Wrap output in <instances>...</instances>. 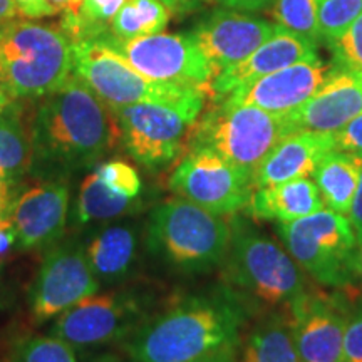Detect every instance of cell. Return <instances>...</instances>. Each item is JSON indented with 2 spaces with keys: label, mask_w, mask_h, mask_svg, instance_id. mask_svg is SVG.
Listing matches in <instances>:
<instances>
[{
  "label": "cell",
  "mask_w": 362,
  "mask_h": 362,
  "mask_svg": "<svg viewBox=\"0 0 362 362\" xmlns=\"http://www.w3.org/2000/svg\"><path fill=\"white\" fill-rule=\"evenodd\" d=\"M193 362H238L237 361V349H221L211 354H206L200 359Z\"/></svg>",
  "instance_id": "cell-42"
},
{
  "label": "cell",
  "mask_w": 362,
  "mask_h": 362,
  "mask_svg": "<svg viewBox=\"0 0 362 362\" xmlns=\"http://www.w3.org/2000/svg\"><path fill=\"white\" fill-rule=\"evenodd\" d=\"M349 298L309 291L288 309L298 362H342Z\"/></svg>",
  "instance_id": "cell-14"
},
{
  "label": "cell",
  "mask_w": 362,
  "mask_h": 362,
  "mask_svg": "<svg viewBox=\"0 0 362 362\" xmlns=\"http://www.w3.org/2000/svg\"><path fill=\"white\" fill-rule=\"evenodd\" d=\"M22 187H17L12 181H8L6 176L0 173V216L11 215L12 203L16 200L17 193Z\"/></svg>",
  "instance_id": "cell-39"
},
{
  "label": "cell",
  "mask_w": 362,
  "mask_h": 362,
  "mask_svg": "<svg viewBox=\"0 0 362 362\" xmlns=\"http://www.w3.org/2000/svg\"><path fill=\"white\" fill-rule=\"evenodd\" d=\"M126 153L148 171H161L183 155L202 110L139 103L110 107Z\"/></svg>",
  "instance_id": "cell-10"
},
{
  "label": "cell",
  "mask_w": 362,
  "mask_h": 362,
  "mask_svg": "<svg viewBox=\"0 0 362 362\" xmlns=\"http://www.w3.org/2000/svg\"><path fill=\"white\" fill-rule=\"evenodd\" d=\"M293 133L285 116L228 101H211L189 131L188 148H208L252 176L267 155Z\"/></svg>",
  "instance_id": "cell-7"
},
{
  "label": "cell",
  "mask_w": 362,
  "mask_h": 362,
  "mask_svg": "<svg viewBox=\"0 0 362 362\" xmlns=\"http://www.w3.org/2000/svg\"><path fill=\"white\" fill-rule=\"evenodd\" d=\"M240 349V362H298L288 310L270 312L257 320Z\"/></svg>",
  "instance_id": "cell-23"
},
{
  "label": "cell",
  "mask_w": 362,
  "mask_h": 362,
  "mask_svg": "<svg viewBox=\"0 0 362 362\" xmlns=\"http://www.w3.org/2000/svg\"><path fill=\"white\" fill-rule=\"evenodd\" d=\"M334 144L337 151L362 158V112L334 133Z\"/></svg>",
  "instance_id": "cell-35"
},
{
  "label": "cell",
  "mask_w": 362,
  "mask_h": 362,
  "mask_svg": "<svg viewBox=\"0 0 362 362\" xmlns=\"http://www.w3.org/2000/svg\"><path fill=\"white\" fill-rule=\"evenodd\" d=\"M72 74L83 79L107 107L139 103L168 104L202 111L205 107L206 94L203 90L144 78L101 40L72 42Z\"/></svg>",
  "instance_id": "cell-8"
},
{
  "label": "cell",
  "mask_w": 362,
  "mask_h": 362,
  "mask_svg": "<svg viewBox=\"0 0 362 362\" xmlns=\"http://www.w3.org/2000/svg\"><path fill=\"white\" fill-rule=\"evenodd\" d=\"M230 245V221L185 198L163 202L149 214L144 247L165 269L202 275L223 265Z\"/></svg>",
  "instance_id": "cell-3"
},
{
  "label": "cell",
  "mask_w": 362,
  "mask_h": 362,
  "mask_svg": "<svg viewBox=\"0 0 362 362\" xmlns=\"http://www.w3.org/2000/svg\"><path fill=\"white\" fill-rule=\"evenodd\" d=\"M284 248L298 267L325 287H351L362 275L361 247L351 221L334 210L275 226Z\"/></svg>",
  "instance_id": "cell-6"
},
{
  "label": "cell",
  "mask_w": 362,
  "mask_h": 362,
  "mask_svg": "<svg viewBox=\"0 0 362 362\" xmlns=\"http://www.w3.org/2000/svg\"><path fill=\"white\" fill-rule=\"evenodd\" d=\"M17 12L25 19H40V17L54 16L45 0H13Z\"/></svg>",
  "instance_id": "cell-37"
},
{
  "label": "cell",
  "mask_w": 362,
  "mask_h": 362,
  "mask_svg": "<svg viewBox=\"0 0 362 362\" xmlns=\"http://www.w3.org/2000/svg\"><path fill=\"white\" fill-rule=\"evenodd\" d=\"M277 29L275 22L223 7L203 17L189 35L216 76L245 61Z\"/></svg>",
  "instance_id": "cell-16"
},
{
  "label": "cell",
  "mask_w": 362,
  "mask_h": 362,
  "mask_svg": "<svg viewBox=\"0 0 362 362\" xmlns=\"http://www.w3.org/2000/svg\"><path fill=\"white\" fill-rule=\"evenodd\" d=\"M324 202L315 183L297 178L272 187L255 188L247 211L253 218L287 223L322 210Z\"/></svg>",
  "instance_id": "cell-22"
},
{
  "label": "cell",
  "mask_w": 362,
  "mask_h": 362,
  "mask_svg": "<svg viewBox=\"0 0 362 362\" xmlns=\"http://www.w3.org/2000/svg\"><path fill=\"white\" fill-rule=\"evenodd\" d=\"M74 351V347L51 334L30 336L17 346L12 362H78Z\"/></svg>",
  "instance_id": "cell-31"
},
{
  "label": "cell",
  "mask_w": 362,
  "mask_h": 362,
  "mask_svg": "<svg viewBox=\"0 0 362 362\" xmlns=\"http://www.w3.org/2000/svg\"><path fill=\"white\" fill-rule=\"evenodd\" d=\"M221 7L233 8V11L240 12H255L262 11V8L269 7L274 4V0H215Z\"/></svg>",
  "instance_id": "cell-40"
},
{
  "label": "cell",
  "mask_w": 362,
  "mask_h": 362,
  "mask_svg": "<svg viewBox=\"0 0 362 362\" xmlns=\"http://www.w3.org/2000/svg\"><path fill=\"white\" fill-rule=\"evenodd\" d=\"M141 208L143 202L139 198H129L112 192L93 170L81 181L78 197L72 203L71 223L76 228L90 223H107L124 216H133Z\"/></svg>",
  "instance_id": "cell-24"
},
{
  "label": "cell",
  "mask_w": 362,
  "mask_h": 362,
  "mask_svg": "<svg viewBox=\"0 0 362 362\" xmlns=\"http://www.w3.org/2000/svg\"><path fill=\"white\" fill-rule=\"evenodd\" d=\"M362 13V0H317L320 37L334 42Z\"/></svg>",
  "instance_id": "cell-30"
},
{
  "label": "cell",
  "mask_w": 362,
  "mask_h": 362,
  "mask_svg": "<svg viewBox=\"0 0 362 362\" xmlns=\"http://www.w3.org/2000/svg\"><path fill=\"white\" fill-rule=\"evenodd\" d=\"M126 0H83L74 13H62L61 29L71 42L99 39L110 30L111 21Z\"/></svg>",
  "instance_id": "cell-28"
},
{
  "label": "cell",
  "mask_w": 362,
  "mask_h": 362,
  "mask_svg": "<svg viewBox=\"0 0 362 362\" xmlns=\"http://www.w3.org/2000/svg\"><path fill=\"white\" fill-rule=\"evenodd\" d=\"M334 149V133L293 131L272 149L253 173V188L309 178L319 161Z\"/></svg>",
  "instance_id": "cell-21"
},
{
  "label": "cell",
  "mask_w": 362,
  "mask_h": 362,
  "mask_svg": "<svg viewBox=\"0 0 362 362\" xmlns=\"http://www.w3.org/2000/svg\"><path fill=\"white\" fill-rule=\"evenodd\" d=\"M329 47L334 56L332 67L362 74V13Z\"/></svg>",
  "instance_id": "cell-33"
},
{
  "label": "cell",
  "mask_w": 362,
  "mask_h": 362,
  "mask_svg": "<svg viewBox=\"0 0 362 362\" xmlns=\"http://www.w3.org/2000/svg\"><path fill=\"white\" fill-rule=\"evenodd\" d=\"M98 293L83 298L56 317L49 334L74 349H98L124 342L151 315L153 298L139 288Z\"/></svg>",
  "instance_id": "cell-9"
},
{
  "label": "cell",
  "mask_w": 362,
  "mask_h": 362,
  "mask_svg": "<svg viewBox=\"0 0 362 362\" xmlns=\"http://www.w3.org/2000/svg\"><path fill=\"white\" fill-rule=\"evenodd\" d=\"M119 128L110 107L76 74L37 99L30 119L34 180H62L93 170L115 149Z\"/></svg>",
  "instance_id": "cell-1"
},
{
  "label": "cell",
  "mask_w": 362,
  "mask_h": 362,
  "mask_svg": "<svg viewBox=\"0 0 362 362\" xmlns=\"http://www.w3.org/2000/svg\"><path fill=\"white\" fill-rule=\"evenodd\" d=\"M7 99H11V98H8V96H7V94H0V106H2V104H4V103H6V101H7Z\"/></svg>",
  "instance_id": "cell-46"
},
{
  "label": "cell",
  "mask_w": 362,
  "mask_h": 362,
  "mask_svg": "<svg viewBox=\"0 0 362 362\" xmlns=\"http://www.w3.org/2000/svg\"><path fill=\"white\" fill-rule=\"evenodd\" d=\"M141 223L133 216L107 221L84 240L86 255L99 285L116 287L134 277L141 260Z\"/></svg>",
  "instance_id": "cell-19"
},
{
  "label": "cell",
  "mask_w": 362,
  "mask_h": 362,
  "mask_svg": "<svg viewBox=\"0 0 362 362\" xmlns=\"http://www.w3.org/2000/svg\"><path fill=\"white\" fill-rule=\"evenodd\" d=\"M327 72L329 67H325L320 59L297 62L242 86L221 99L232 104L259 107L272 115L285 116L297 110L319 89Z\"/></svg>",
  "instance_id": "cell-18"
},
{
  "label": "cell",
  "mask_w": 362,
  "mask_h": 362,
  "mask_svg": "<svg viewBox=\"0 0 362 362\" xmlns=\"http://www.w3.org/2000/svg\"><path fill=\"white\" fill-rule=\"evenodd\" d=\"M96 173L107 188L129 198H139L143 192V183L138 171L124 160H110L94 166Z\"/></svg>",
  "instance_id": "cell-32"
},
{
  "label": "cell",
  "mask_w": 362,
  "mask_h": 362,
  "mask_svg": "<svg viewBox=\"0 0 362 362\" xmlns=\"http://www.w3.org/2000/svg\"><path fill=\"white\" fill-rule=\"evenodd\" d=\"M94 40H101L111 47L144 78L156 83L197 88L203 90L206 98L210 96L215 71L189 33H160L134 39H117L104 34Z\"/></svg>",
  "instance_id": "cell-11"
},
{
  "label": "cell",
  "mask_w": 362,
  "mask_h": 362,
  "mask_svg": "<svg viewBox=\"0 0 362 362\" xmlns=\"http://www.w3.org/2000/svg\"><path fill=\"white\" fill-rule=\"evenodd\" d=\"M161 2L170 8V12H187L200 7L206 0H161Z\"/></svg>",
  "instance_id": "cell-43"
},
{
  "label": "cell",
  "mask_w": 362,
  "mask_h": 362,
  "mask_svg": "<svg viewBox=\"0 0 362 362\" xmlns=\"http://www.w3.org/2000/svg\"><path fill=\"white\" fill-rule=\"evenodd\" d=\"M17 13L19 12H17L16 2H13V0H0V24L16 19Z\"/></svg>",
  "instance_id": "cell-44"
},
{
  "label": "cell",
  "mask_w": 362,
  "mask_h": 362,
  "mask_svg": "<svg viewBox=\"0 0 362 362\" xmlns=\"http://www.w3.org/2000/svg\"><path fill=\"white\" fill-rule=\"evenodd\" d=\"M342 362H362V298L351 304L347 314Z\"/></svg>",
  "instance_id": "cell-34"
},
{
  "label": "cell",
  "mask_w": 362,
  "mask_h": 362,
  "mask_svg": "<svg viewBox=\"0 0 362 362\" xmlns=\"http://www.w3.org/2000/svg\"><path fill=\"white\" fill-rule=\"evenodd\" d=\"M13 247H17L16 226L11 216H0V260L6 259Z\"/></svg>",
  "instance_id": "cell-36"
},
{
  "label": "cell",
  "mask_w": 362,
  "mask_h": 362,
  "mask_svg": "<svg viewBox=\"0 0 362 362\" xmlns=\"http://www.w3.org/2000/svg\"><path fill=\"white\" fill-rule=\"evenodd\" d=\"M83 0H45L54 16L56 13H74L78 12Z\"/></svg>",
  "instance_id": "cell-41"
},
{
  "label": "cell",
  "mask_w": 362,
  "mask_h": 362,
  "mask_svg": "<svg viewBox=\"0 0 362 362\" xmlns=\"http://www.w3.org/2000/svg\"><path fill=\"white\" fill-rule=\"evenodd\" d=\"M0 94H6V93H4V89H2V86H0Z\"/></svg>",
  "instance_id": "cell-47"
},
{
  "label": "cell",
  "mask_w": 362,
  "mask_h": 362,
  "mask_svg": "<svg viewBox=\"0 0 362 362\" xmlns=\"http://www.w3.org/2000/svg\"><path fill=\"white\" fill-rule=\"evenodd\" d=\"M319 59L317 45L279 25L277 33L265 40L245 61L216 74L210 84L211 101L225 98L232 90L253 83L272 72L285 69L297 62Z\"/></svg>",
  "instance_id": "cell-20"
},
{
  "label": "cell",
  "mask_w": 362,
  "mask_h": 362,
  "mask_svg": "<svg viewBox=\"0 0 362 362\" xmlns=\"http://www.w3.org/2000/svg\"><path fill=\"white\" fill-rule=\"evenodd\" d=\"M94 362H134V361L131 359V357H121L116 354H103L99 356Z\"/></svg>",
  "instance_id": "cell-45"
},
{
  "label": "cell",
  "mask_w": 362,
  "mask_h": 362,
  "mask_svg": "<svg viewBox=\"0 0 362 362\" xmlns=\"http://www.w3.org/2000/svg\"><path fill=\"white\" fill-rule=\"evenodd\" d=\"M72 42L61 27L12 19L0 24V86L11 99L37 101L72 74Z\"/></svg>",
  "instance_id": "cell-5"
},
{
  "label": "cell",
  "mask_w": 362,
  "mask_h": 362,
  "mask_svg": "<svg viewBox=\"0 0 362 362\" xmlns=\"http://www.w3.org/2000/svg\"><path fill=\"white\" fill-rule=\"evenodd\" d=\"M168 185L176 197L220 216L247 210L255 189L250 175L208 148H188Z\"/></svg>",
  "instance_id": "cell-13"
},
{
  "label": "cell",
  "mask_w": 362,
  "mask_h": 362,
  "mask_svg": "<svg viewBox=\"0 0 362 362\" xmlns=\"http://www.w3.org/2000/svg\"><path fill=\"white\" fill-rule=\"evenodd\" d=\"M30 124L27 126L25 104L7 99L0 106V173L17 187L24 185L30 166Z\"/></svg>",
  "instance_id": "cell-25"
},
{
  "label": "cell",
  "mask_w": 362,
  "mask_h": 362,
  "mask_svg": "<svg viewBox=\"0 0 362 362\" xmlns=\"http://www.w3.org/2000/svg\"><path fill=\"white\" fill-rule=\"evenodd\" d=\"M170 16V8L161 0H126L106 34L117 39L160 34L168 25Z\"/></svg>",
  "instance_id": "cell-27"
},
{
  "label": "cell",
  "mask_w": 362,
  "mask_h": 362,
  "mask_svg": "<svg viewBox=\"0 0 362 362\" xmlns=\"http://www.w3.org/2000/svg\"><path fill=\"white\" fill-rule=\"evenodd\" d=\"M71 188L62 180H35L17 193L11 208L21 252L47 250L64 237L71 205Z\"/></svg>",
  "instance_id": "cell-15"
},
{
  "label": "cell",
  "mask_w": 362,
  "mask_h": 362,
  "mask_svg": "<svg viewBox=\"0 0 362 362\" xmlns=\"http://www.w3.org/2000/svg\"><path fill=\"white\" fill-rule=\"evenodd\" d=\"M347 215H349V221H351L352 228H354L357 243H359V247L362 248V171H361L359 183H357L354 198H352L351 210Z\"/></svg>",
  "instance_id": "cell-38"
},
{
  "label": "cell",
  "mask_w": 362,
  "mask_h": 362,
  "mask_svg": "<svg viewBox=\"0 0 362 362\" xmlns=\"http://www.w3.org/2000/svg\"><path fill=\"white\" fill-rule=\"evenodd\" d=\"M221 267L225 284L257 305L288 310L310 291L305 272L291 253L238 215L230 220V245Z\"/></svg>",
  "instance_id": "cell-4"
},
{
  "label": "cell",
  "mask_w": 362,
  "mask_h": 362,
  "mask_svg": "<svg viewBox=\"0 0 362 362\" xmlns=\"http://www.w3.org/2000/svg\"><path fill=\"white\" fill-rule=\"evenodd\" d=\"M272 17L275 24L319 47L320 27L317 17V0H274Z\"/></svg>",
  "instance_id": "cell-29"
},
{
  "label": "cell",
  "mask_w": 362,
  "mask_h": 362,
  "mask_svg": "<svg viewBox=\"0 0 362 362\" xmlns=\"http://www.w3.org/2000/svg\"><path fill=\"white\" fill-rule=\"evenodd\" d=\"M362 112V74L329 67L324 83L304 104L285 115L292 131L336 133Z\"/></svg>",
  "instance_id": "cell-17"
},
{
  "label": "cell",
  "mask_w": 362,
  "mask_h": 362,
  "mask_svg": "<svg viewBox=\"0 0 362 362\" xmlns=\"http://www.w3.org/2000/svg\"><path fill=\"white\" fill-rule=\"evenodd\" d=\"M362 171V158L344 151H330L314 170V183L324 205L337 214H349Z\"/></svg>",
  "instance_id": "cell-26"
},
{
  "label": "cell",
  "mask_w": 362,
  "mask_h": 362,
  "mask_svg": "<svg viewBox=\"0 0 362 362\" xmlns=\"http://www.w3.org/2000/svg\"><path fill=\"white\" fill-rule=\"evenodd\" d=\"M99 291L101 285L90 269L84 240L62 237L45 250L30 284V317L35 324H44Z\"/></svg>",
  "instance_id": "cell-12"
},
{
  "label": "cell",
  "mask_w": 362,
  "mask_h": 362,
  "mask_svg": "<svg viewBox=\"0 0 362 362\" xmlns=\"http://www.w3.org/2000/svg\"><path fill=\"white\" fill-rule=\"evenodd\" d=\"M252 304L230 285L175 298L151 314L123 342L134 362H193L221 349H238Z\"/></svg>",
  "instance_id": "cell-2"
},
{
  "label": "cell",
  "mask_w": 362,
  "mask_h": 362,
  "mask_svg": "<svg viewBox=\"0 0 362 362\" xmlns=\"http://www.w3.org/2000/svg\"><path fill=\"white\" fill-rule=\"evenodd\" d=\"M361 267H362V248H361Z\"/></svg>",
  "instance_id": "cell-48"
}]
</instances>
